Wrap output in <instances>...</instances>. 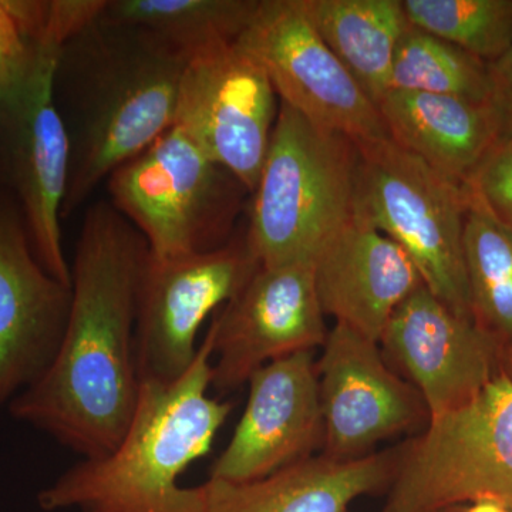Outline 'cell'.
Returning <instances> with one entry per match:
<instances>
[{
    "label": "cell",
    "instance_id": "obj_1",
    "mask_svg": "<svg viewBox=\"0 0 512 512\" xmlns=\"http://www.w3.org/2000/svg\"><path fill=\"white\" fill-rule=\"evenodd\" d=\"M148 256L146 239L110 201L87 208L60 348L43 376L8 404L13 419L80 458L113 451L136 413L138 291Z\"/></svg>",
    "mask_w": 512,
    "mask_h": 512
},
{
    "label": "cell",
    "instance_id": "obj_2",
    "mask_svg": "<svg viewBox=\"0 0 512 512\" xmlns=\"http://www.w3.org/2000/svg\"><path fill=\"white\" fill-rule=\"evenodd\" d=\"M187 62L154 33L100 13L63 43L55 73L70 146L62 220L174 126Z\"/></svg>",
    "mask_w": 512,
    "mask_h": 512
},
{
    "label": "cell",
    "instance_id": "obj_3",
    "mask_svg": "<svg viewBox=\"0 0 512 512\" xmlns=\"http://www.w3.org/2000/svg\"><path fill=\"white\" fill-rule=\"evenodd\" d=\"M214 336L208 328L188 372L141 383L126 436L106 456L80 458L37 495L46 512H208L205 484L180 478L210 453L232 403L210 396Z\"/></svg>",
    "mask_w": 512,
    "mask_h": 512
},
{
    "label": "cell",
    "instance_id": "obj_4",
    "mask_svg": "<svg viewBox=\"0 0 512 512\" xmlns=\"http://www.w3.org/2000/svg\"><path fill=\"white\" fill-rule=\"evenodd\" d=\"M103 0H56L52 19L18 76L0 84V180L18 205L43 268L72 285L63 251L62 207L70 146L55 100L60 49L99 15Z\"/></svg>",
    "mask_w": 512,
    "mask_h": 512
},
{
    "label": "cell",
    "instance_id": "obj_5",
    "mask_svg": "<svg viewBox=\"0 0 512 512\" xmlns=\"http://www.w3.org/2000/svg\"><path fill=\"white\" fill-rule=\"evenodd\" d=\"M356 161L355 141L279 104L245 234L259 266L315 264L352 220Z\"/></svg>",
    "mask_w": 512,
    "mask_h": 512
},
{
    "label": "cell",
    "instance_id": "obj_6",
    "mask_svg": "<svg viewBox=\"0 0 512 512\" xmlns=\"http://www.w3.org/2000/svg\"><path fill=\"white\" fill-rule=\"evenodd\" d=\"M355 144L353 218L397 242L423 285L450 311L474 322L464 255L466 184L389 137Z\"/></svg>",
    "mask_w": 512,
    "mask_h": 512
},
{
    "label": "cell",
    "instance_id": "obj_7",
    "mask_svg": "<svg viewBox=\"0 0 512 512\" xmlns=\"http://www.w3.org/2000/svg\"><path fill=\"white\" fill-rule=\"evenodd\" d=\"M383 512H441L480 500L512 507V380L501 370L457 409L397 447Z\"/></svg>",
    "mask_w": 512,
    "mask_h": 512
},
{
    "label": "cell",
    "instance_id": "obj_8",
    "mask_svg": "<svg viewBox=\"0 0 512 512\" xmlns=\"http://www.w3.org/2000/svg\"><path fill=\"white\" fill-rule=\"evenodd\" d=\"M107 188L156 258L224 247L248 191L175 127L117 168Z\"/></svg>",
    "mask_w": 512,
    "mask_h": 512
},
{
    "label": "cell",
    "instance_id": "obj_9",
    "mask_svg": "<svg viewBox=\"0 0 512 512\" xmlns=\"http://www.w3.org/2000/svg\"><path fill=\"white\" fill-rule=\"evenodd\" d=\"M247 238L202 254H150L138 291L136 362L140 382L173 383L197 357L205 319L227 305L256 271Z\"/></svg>",
    "mask_w": 512,
    "mask_h": 512
},
{
    "label": "cell",
    "instance_id": "obj_10",
    "mask_svg": "<svg viewBox=\"0 0 512 512\" xmlns=\"http://www.w3.org/2000/svg\"><path fill=\"white\" fill-rule=\"evenodd\" d=\"M239 49L268 74L281 103L359 141L389 137L379 109L313 26L303 0H259Z\"/></svg>",
    "mask_w": 512,
    "mask_h": 512
},
{
    "label": "cell",
    "instance_id": "obj_11",
    "mask_svg": "<svg viewBox=\"0 0 512 512\" xmlns=\"http://www.w3.org/2000/svg\"><path fill=\"white\" fill-rule=\"evenodd\" d=\"M268 74L237 43L190 57L174 126L215 163L255 190L278 117Z\"/></svg>",
    "mask_w": 512,
    "mask_h": 512
},
{
    "label": "cell",
    "instance_id": "obj_12",
    "mask_svg": "<svg viewBox=\"0 0 512 512\" xmlns=\"http://www.w3.org/2000/svg\"><path fill=\"white\" fill-rule=\"evenodd\" d=\"M211 387L244 386L274 360L322 348L329 330L316 289L315 264L258 266L247 284L212 319Z\"/></svg>",
    "mask_w": 512,
    "mask_h": 512
},
{
    "label": "cell",
    "instance_id": "obj_13",
    "mask_svg": "<svg viewBox=\"0 0 512 512\" xmlns=\"http://www.w3.org/2000/svg\"><path fill=\"white\" fill-rule=\"evenodd\" d=\"M316 362L323 419V456L357 460L377 444L426 427L419 392L387 366L379 342L335 323Z\"/></svg>",
    "mask_w": 512,
    "mask_h": 512
},
{
    "label": "cell",
    "instance_id": "obj_14",
    "mask_svg": "<svg viewBox=\"0 0 512 512\" xmlns=\"http://www.w3.org/2000/svg\"><path fill=\"white\" fill-rule=\"evenodd\" d=\"M431 417L467 403L501 373L503 346L424 285L400 303L379 340Z\"/></svg>",
    "mask_w": 512,
    "mask_h": 512
},
{
    "label": "cell",
    "instance_id": "obj_15",
    "mask_svg": "<svg viewBox=\"0 0 512 512\" xmlns=\"http://www.w3.org/2000/svg\"><path fill=\"white\" fill-rule=\"evenodd\" d=\"M247 406L211 480L251 483L315 456L323 447L318 369L313 352L293 353L256 370Z\"/></svg>",
    "mask_w": 512,
    "mask_h": 512
},
{
    "label": "cell",
    "instance_id": "obj_16",
    "mask_svg": "<svg viewBox=\"0 0 512 512\" xmlns=\"http://www.w3.org/2000/svg\"><path fill=\"white\" fill-rule=\"evenodd\" d=\"M70 305L72 285L43 268L18 205L0 195V407L52 365Z\"/></svg>",
    "mask_w": 512,
    "mask_h": 512
},
{
    "label": "cell",
    "instance_id": "obj_17",
    "mask_svg": "<svg viewBox=\"0 0 512 512\" xmlns=\"http://www.w3.org/2000/svg\"><path fill=\"white\" fill-rule=\"evenodd\" d=\"M315 279L325 316L375 342L400 303L423 285L397 242L353 217L316 258Z\"/></svg>",
    "mask_w": 512,
    "mask_h": 512
},
{
    "label": "cell",
    "instance_id": "obj_18",
    "mask_svg": "<svg viewBox=\"0 0 512 512\" xmlns=\"http://www.w3.org/2000/svg\"><path fill=\"white\" fill-rule=\"evenodd\" d=\"M396 464L397 447L349 461L320 454L251 483L208 478V512H350L363 495L387 490Z\"/></svg>",
    "mask_w": 512,
    "mask_h": 512
},
{
    "label": "cell",
    "instance_id": "obj_19",
    "mask_svg": "<svg viewBox=\"0 0 512 512\" xmlns=\"http://www.w3.org/2000/svg\"><path fill=\"white\" fill-rule=\"evenodd\" d=\"M377 109L390 140L460 184H466L491 148L504 140L491 104L390 90Z\"/></svg>",
    "mask_w": 512,
    "mask_h": 512
},
{
    "label": "cell",
    "instance_id": "obj_20",
    "mask_svg": "<svg viewBox=\"0 0 512 512\" xmlns=\"http://www.w3.org/2000/svg\"><path fill=\"white\" fill-rule=\"evenodd\" d=\"M313 26L373 103L390 92L394 55L409 26L402 0H303Z\"/></svg>",
    "mask_w": 512,
    "mask_h": 512
},
{
    "label": "cell",
    "instance_id": "obj_21",
    "mask_svg": "<svg viewBox=\"0 0 512 512\" xmlns=\"http://www.w3.org/2000/svg\"><path fill=\"white\" fill-rule=\"evenodd\" d=\"M258 6L259 0H104L100 16L146 29L190 59L237 42Z\"/></svg>",
    "mask_w": 512,
    "mask_h": 512
},
{
    "label": "cell",
    "instance_id": "obj_22",
    "mask_svg": "<svg viewBox=\"0 0 512 512\" xmlns=\"http://www.w3.org/2000/svg\"><path fill=\"white\" fill-rule=\"evenodd\" d=\"M467 192L464 255L474 322L504 348L512 343V231Z\"/></svg>",
    "mask_w": 512,
    "mask_h": 512
},
{
    "label": "cell",
    "instance_id": "obj_23",
    "mask_svg": "<svg viewBox=\"0 0 512 512\" xmlns=\"http://www.w3.org/2000/svg\"><path fill=\"white\" fill-rule=\"evenodd\" d=\"M390 90L443 94L491 104L488 63L424 30L407 26L394 55Z\"/></svg>",
    "mask_w": 512,
    "mask_h": 512
},
{
    "label": "cell",
    "instance_id": "obj_24",
    "mask_svg": "<svg viewBox=\"0 0 512 512\" xmlns=\"http://www.w3.org/2000/svg\"><path fill=\"white\" fill-rule=\"evenodd\" d=\"M407 20L485 63L512 47V0H402Z\"/></svg>",
    "mask_w": 512,
    "mask_h": 512
},
{
    "label": "cell",
    "instance_id": "obj_25",
    "mask_svg": "<svg viewBox=\"0 0 512 512\" xmlns=\"http://www.w3.org/2000/svg\"><path fill=\"white\" fill-rule=\"evenodd\" d=\"M53 2L0 0V84L18 76L52 19Z\"/></svg>",
    "mask_w": 512,
    "mask_h": 512
},
{
    "label": "cell",
    "instance_id": "obj_26",
    "mask_svg": "<svg viewBox=\"0 0 512 512\" xmlns=\"http://www.w3.org/2000/svg\"><path fill=\"white\" fill-rule=\"evenodd\" d=\"M466 185L495 220L512 231V138L491 148Z\"/></svg>",
    "mask_w": 512,
    "mask_h": 512
},
{
    "label": "cell",
    "instance_id": "obj_27",
    "mask_svg": "<svg viewBox=\"0 0 512 512\" xmlns=\"http://www.w3.org/2000/svg\"><path fill=\"white\" fill-rule=\"evenodd\" d=\"M493 97L491 106L500 117L503 137H512V47L493 63H488Z\"/></svg>",
    "mask_w": 512,
    "mask_h": 512
},
{
    "label": "cell",
    "instance_id": "obj_28",
    "mask_svg": "<svg viewBox=\"0 0 512 512\" xmlns=\"http://www.w3.org/2000/svg\"><path fill=\"white\" fill-rule=\"evenodd\" d=\"M464 512H508V507L494 500H480L471 503Z\"/></svg>",
    "mask_w": 512,
    "mask_h": 512
},
{
    "label": "cell",
    "instance_id": "obj_29",
    "mask_svg": "<svg viewBox=\"0 0 512 512\" xmlns=\"http://www.w3.org/2000/svg\"><path fill=\"white\" fill-rule=\"evenodd\" d=\"M501 370L512 380V343L504 346L501 356Z\"/></svg>",
    "mask_w": 512,
    "mask_h": 512
},
{
    "label": "cell",
    "instance_id": "obj_30",
    "mask_svg": "<svg viewBox=\"0 0 512 512\" xmlns=\"http://www.w3.org/2000/svg\"><path fill=\"white\" fill-rule=\"evenodd\" d=\"M508 512H512V507H508Z\"/></svg>",
    "mask_w": 512,
    "mask_h": 512
},
{
    "label": "cell",
    "instance_id": "obj_31",
    "mask_svg": "<svg viewBox=\"0 0 512 512\" xmlns=\"http://www.w3.org/2000/svg\"><path fill=\"white\" fill-rule=\"evenodd\" d=\"M512 138V137H511Z\"/></svg>",
    "mask_w": 512,
    "mask_h": 512
}]
</instances>
